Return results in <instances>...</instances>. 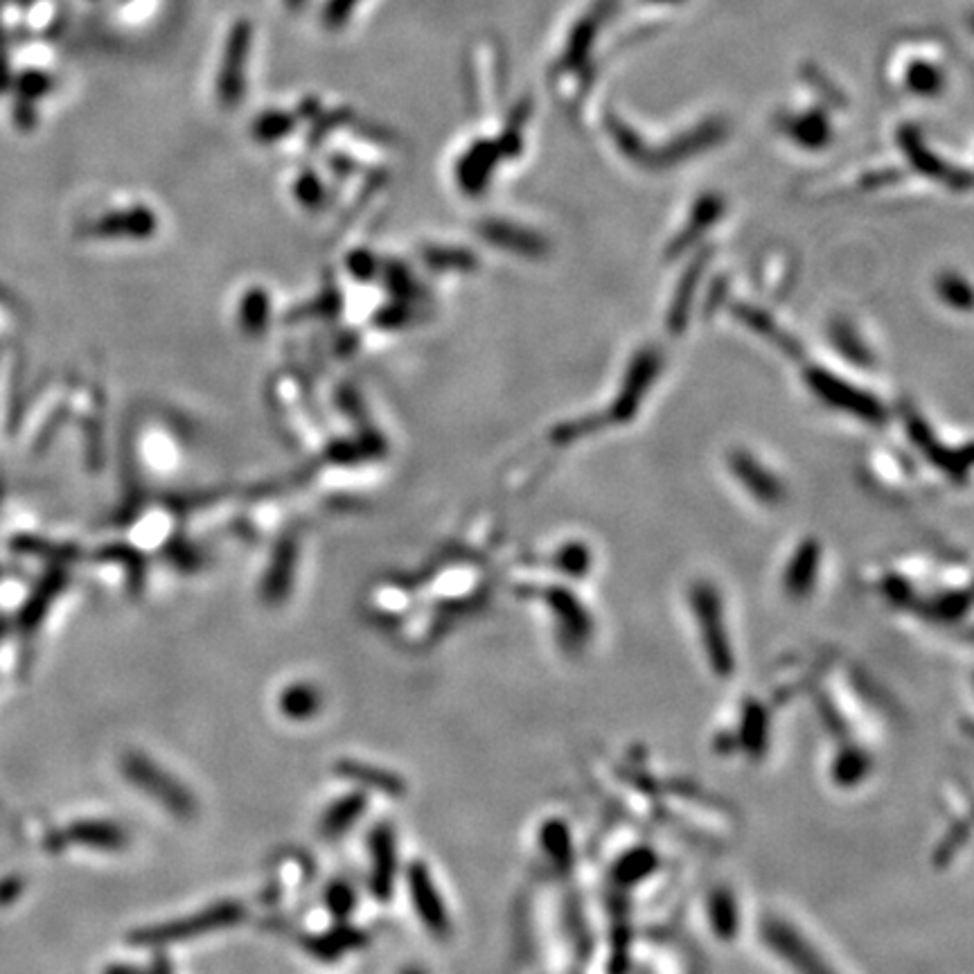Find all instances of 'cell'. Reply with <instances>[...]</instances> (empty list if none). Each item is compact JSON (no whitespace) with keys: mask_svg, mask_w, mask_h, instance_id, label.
<instances>
[{"mask_svg":"<svg viewBox=\"0 0 974 974\" xmlns=\"http://www.w3.org/2000/svg\"><path fill=\"white\" fill-rule=\"evenodd\" d=\"M122 772H125V778L131 785H136L149 799L161 803L174 817L188 819L197 810V803H194L188 787L176 781L163 767H158L149 756L129 754L122 760Z\"/></svg>","mask_w":974,"mask_h":974,"instance_id":"6da1fadb","label":"cell"},{"mask_svg":"<svg viewBox=\"0 0 974 974\" xmlns=\"http://www.w3.org/2000/svg\"><path fill=\"white\" fill-rule=\"evenodd\" d=\"M242 918H244L242 905H237V902H221V905H212L208 909H203L201 914L179 920V923L147 927L143 932L136 934V941L145 945L188 941V938L194 936L210 934V932H217V929L237 925Z\"/></svg>","mask_w":974,"mask_h":974,"instance_id":"7a4b0ae2","label":"cell"},{"mask_svg":"<svg viewBox=\"0 0 974 974\" xmlns=\"http://www.w3.org/2000/svg\"><path fill=\"white\" fill-rule=\"evenodd\" d=\"M808 386L817 393L823 402L835 406V409L853 413L855 418H862L866 422L880 424L887 418L882 404L878 400H873L869 393L860 391V388L839 382V377L826 373V370H810L808 373Z\"/></svg>","mask_w":974,"mask_h":974,"instance_id":"3957f363","label":"cell"},{"mask_svg":"<svg viewBox=\"0 0 974 974\" xmlns=\"http://www.w3.org/2000/svg\"><path fill=\"white\" fill-rule=\"evenodd\" d=\"M406 884H409L413 909L418 911L424 927H427L431 934H438L442 938L449 936V929H451L449 914L445 905H442L436 882L431 880L427 866L422 862H413L409 866V871H406Z\"/></svg>","mask_w":974,"mask_h":974,"instance_id":"277c9868","label":"cell"},{"mask_svg":"<svg viewBox=\"0 0 974 974\" xmlns=\"http://www.w3.org/2000/svg\"><path fill=\"white\" fill-rule=\"evenodd\" d=\"M370 846V889H373L379 900H388L393 896L395 875H397V846H395V832L388 823H377L370 832L368 839Z\"/></svg>","mask_w":974,"mask_h":974,"instance_id":"5b68a950","label":"cell"},{"mask_svg":"<svg viewBox=\"0 0 974 974\" xmlns=\"http://www.w3.org/2000/svg\"><path fill=\"white\" fill-rule=\"evenodd\" d=\"M907 424L914 440L920 445V449H925V454L934 460V463L941 465L945 472H950L952 476L961 478L968 469L974 465V445L956 451H947L941 445H936V440L932 436V431L925 427V422L918 418L916 413H907Z\"/></svg>","mask_w":974,"mask_h":974,"instance_id":"8992f818","label":"cell"},{"mask_svg":"<svg viewBox=\"0 0 974 974\" xmlns=\"http://www.w3.org/2000/svg\"><path fill=\"white\" fill-rule=\"evenodd\" d=\"M731 469L742 483L747 485V490L754 494L756 499L765 503H778L783 497V485L776 476H772L767 469L756 463L754 458L747 454H736L731 458Z\"/></svg>","mask_w":974,"mask_h":974,"instance_id":"52a82bcc","label":"cell"},{"mask_svg":"<svg viewBox=\"0 0 974 974\" xmlns=\"http://www.w3.org/2000/svg\"><path fill=\"white\" fill-rule=\"evenodd\" d=\"M336 774H341L345 781H352L366 790H377L384 792L388 796H402L404 783L395 774L386 772V769H379L375 765L357 763V760H341L336 765Z\"/></svg>","mask_w":974,"mask_h":974,"instance_id":"ba28073f","label":"cell"},{"mask_svg":"<svg viewBox=\"0 0 974 974\" xmlns=\"http://www.w3.org/2000/svg\"><path fill=\"white\" fill-rule=\"evenodd\" d=\"M902 145H905L909 158L914 161V165L918 167L920 172H925L929 176H936V179H943L945 183H950L952 188H956V190L970 188V185L974 183V179L968 172L950 170V167H945L941 161H936V156L932 152H927L923 143H918V138H914L911 134L902 136Z\"/></svg>","mask_w":974,"mask_h":974,"instance_id":"9c48e42d","label":"cell"},{"mask_svg":"<svg viewBox=\"0 0 974 974\" xmlns=\"http://www.w3.org/2000/svg\"><path fill=\"white\" fill-rule=\"evenodd\" d=\"M363 810H366V796L359 792L345 796V799H339L330 810L325 812V817L321 821V835L327 839H336L345 835V832L354 826V821L361 817Z\"/></svg>","mask_w":974,"mask_h":974,"instance_id":"30bf717a","label":"cell"},{"mask_svg":"<svg viewBox=\"0 0 974 974\" xmlns=\"http://www.w3.org/2000/svg\"><path fill=\"white\" fill-rule=\"evenodd\" d=\"M722 208H724L722 201L717 197H702V201H699L693 210V217H690L688 226L681 230V233L675 237V242L670 244V249H668L670 258H677L681 251H686L688 246L693 244L695 239L713 224L717 215L722 212Z\"/></svg>","mask_w":974,"mask_h":974,"instance_id":"8fae6325","label":"cell"},{"mask_svg":"<svg viewBox=\"0 0 974 974\" xmlns=\"http://www.w3.org/2000/svg\"><path fill=\"white\" fill-rule=\"evenodd\" d=\"M321 708V695L309 684H294L282 690L280 711L289 720H307Z\"/></svg>","mask_w":974,"mask_h":974,"instance_id":"7c38bea8","label":"cell"},{"mask_svg":"<svg viewBox=\"0 0 974 974\" xmlns=\"http://www.w3.org/2000/svg\"><path fill=\"white\" fill-rule=\"evenodd\" d=\"M70 837L79 841V844L102 848V850H118L127 844V835L118 826H113V823H97V821L82 823V826H77L73 832H70Z\"/></svg>","mask_w":974,"mask_h":974,"instance_id":"4fadbf2b","label":"cell"},{"mask_svg":"<svg viewBox=\"0 0 974 974\" xmlns=\"http://www.w3.org/2000/svg\"><path fill=\"white\" fill-rule=\"evenodd\" d=\"M738 316L745 318L751 330H756V332H760L763 336H767L769 341H774V345H778V348H781L783 352L796 354V357H799V354H801V348H799V345H796V341H792L790 336H787L781 330V327L774 325V321L767 314L758 312V309H751L747 305H742L738 309Z\"/></svg>","mask_w":974,"mask_h":974,"instance_id":"5bb4252c","label":"cell"},{"mask_svg":"<svg viewBox=\"0 0 974 974\" xmlns=\"http://www.w3.org/2000/svg\"><path fill=\"white\" fill-rule=\"evenodd\" d=\"M361 943H363V934L343 927L325 936H318L316 941L309 943V947H312V952L321 956V959H334V956H341L348 950H354V947H359Z\"/></svg>","mask_w":974,"mask_h":974,"instance_id":"9a60e30c","label":"cell"},{"mask_svg":"<svg viewBox=\"0 0 974 974\" xmlns=\"http://www.w3.org/2000/svg\"><path fill=\"white\" fill-rule=\"evenodd\" d=\"M702 262H704V258H699L697 262H693V267L688 269L686 278L681 280L679 291L675 296V303H672L670 318H668V325H670L672 332H681V327H684L688 305H690V300H693V294H695V285L699 280V269H702Z\"/></svg>","mask_w":974,"mask_h":974,"instance_id":"2e32d148","label":"cell"},{"mask_svg":"<svg viewBox=\"0 0 974 974\" xmlns=\"http://www.w3.org/2000/svg\"><path fill=\"white\" fill-rule=\"evenodd\" d=\"M938 294L954 309H974V289L961 276H954V273H945L938 280Z\"/></svg>","mask_w":974,"mask_h":974,"instance_id":"e0dca14e","label":"cell"},{"mask_svg":"<svg viewBox=\"0 0 974 974\" xmlns=\"http://www.w3.org/2000/svg\"><path fill=\"white\" fill-rule=\"evenodd\" d=\"M832 339H835L837 348L846 354V357L855 359V363H869V352H866L864 343L860 339H855L853 330L848 325H835L832 327Z\"/></svg>","mask_w":974,"mask_h":974,"instance_id":"ac0fdd59","label":"cell"},{"mask_svg":"<svg viewBox=\"0 0 974 974\" xmlns=\"http://www.w3.org/2000/svg\"><path fill=\"white\" fill-rule=\"evenodd\" d=\"M327 907L336 918H345L354 909V893L345 882H334L327 889Z\"/></svg>","mask_w":974,"mask_h":974,"instance_id":"d6986e66","label":"cell"},{"mask_svg":"<svg viewBox=\"0 0 974 974\" xmlns=\"http://www.w3.org/2000/svg\"><path fill=\"white\" fill-rule=\"evenodd\" d=\"M911 79H918V82L914 86L920 88V91H923V93L927 91V88H934L936 86V73H934V70L925 68V66H920V73H911Z\"/></svg>","mask_w":974,"mask_h":974,"instance_id":"ffe728a7","label":"cell"},{"mask_svg":"<svg viewBox=\"0 0 974 974\" xmlns=\"http://www.w3.org/2000/svg\"><path fill=\"white\" fill-rule=\"evenodd\" d=\"M402 974H422V972H420V970H413V968H409V970H404Z\"/></svg>","mask_w":974,"mask_h":974,"instance_id":"44dd1931","label":"cell"},{"mask_svg":"<svg viewBox=\"0 0 974 974\" xmlns=\"http://www.w3.org/2000/svg\"><path fill=\"white\" fill-rule=\"evenodd\" d=\"M972 28H974V16H972Z\"/></svg>","mask_w":974,"mask_h":974,"instance_id":"7402d4cb","label":"cell"}]
</instances>
